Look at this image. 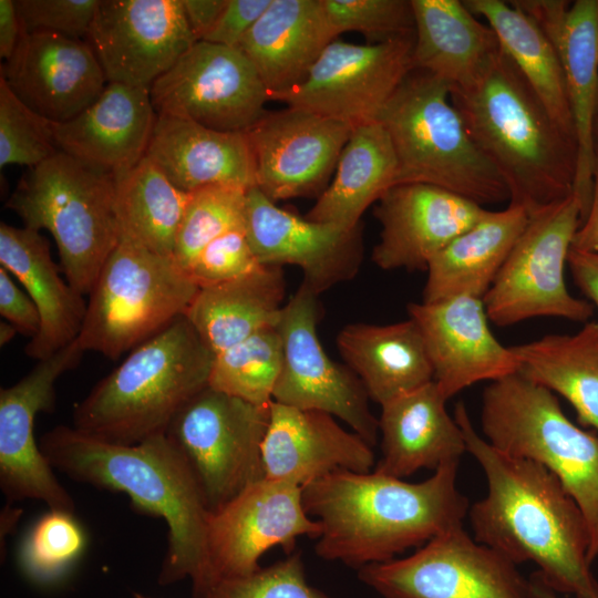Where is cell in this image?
<instances>
[{
    "label": "cell",
    "mask_w": 598,
    "mask_h": 598,
    "mask_svg": "<svg viewBox=\"0 0 598 598\" xmlns=\"http://www.w3.org/2000/svg\"><path fill=\"white\" fill-rule=\"evenodd\" d=\"M454 419L487 481L486 496L467 513L474 539L515 565L532 561L556 592L598 598L587 522L559 480L542 464L491 445L462 402Z\"/></svg>",
    "instance_id": "6da1fadb"
},
{
    "label": "cell",
    "mask_w": 598,
    "mask_h": 598,
    "mask_svg": "<svg viewBox=\"0 0 598 598\" xmlns=\"http://www.w3.org/2000/svg\"><path fill=\"white\" fill-rule=\"evenodd\" d=\"M457 466L420 483L373 470L338 471L302 486L306 512L321 525L317 555L359 569L463 526L470 505L456 486Z\"/></svg>",
    "instance_id": "7a4b0ae2"
},
{
    "label": "cell",
    "mask_w": 598,
    "mask_h": 598,
    "mask_svg": "<svg viewBox=\"0 0 598 598\" xmlns=\"http://www.w3.org/2000/svg\"><path fill=\"white\" fill-rule=\"evenodd\" d=\"M39 446L49 464L72 480L123 492L136 509L164 518L168 548L158 582L189 579L198 598L206 578L209 511L188 463L165 433L122 445L58 425Z\"/></svg>",
    "instance_id": "3957f363"
},
{
    "label": "cell",
    "mask_w": 598,
    "mask_h": 598,
    "mask_svg": "<svg viewBox=\"0 0 598 598\" xmlns=\"http://www.w3.org/2000/svg\"><path fill=\"white\" fill-rule=\"evenodd\" d=\"M502 48V47H501ZM465 127L496 167L509 205L528 216L573 193L577 147L501 49L473 85L450 90Z\"/></svg>",
    "instance_id": "277c9868"
},
{
    "label": "cell",
    "mask_w": 598,
    "mask_h": 598,
    "mask_svg": "<svg viewBox=\"0 0 598 598\" xmlns=\"http://www.w3.org/2000/svg\"><path fill=\"white\" fill-rule=\"evenodd\" d=\"M214 360L181 316L94 385L74 408L73 427L122 445L164 434L178 411L208 385Z\"/></svg>",
    "instance_id": "5b68a950"
},
{
    "label": "cell",
    "mask_w": 598,
    "mask_h": 598,
    "mask_svg": "<svg viewBox=\"0 0 598 598\" xmlns=\"http://www.w3.org/2000/svg\"><path fill=\"white\" fill-rule=\"evenodd\" d=\"M375 121L396 157V185L430 184L481 206L509 199L504 179L468 134L444 81L411 71Z\"/></svg>",
    "instance_id": "8992f818"
},
{
    "label": "cell",
    "mask_w": 598,
    "mask_h": 598,
    "mask_svg": "<svg viewBox=\"0 0 598 598\" xmlns=\"http://www.w3.org/2000/svg\"><path fill=\"white\" fill-rule=\"evenodd\" d=\"M484 439L551 472L579 506L589 529L588 560L598 557V435L574 424L555 393L519 372L483 392Z\"/></svg>",
    "instance_id": "52a82bcc"
},
{
    "label": "cell",
    "mask_w": 598,
    "mask_h": 598,
    "mask_svg": "<svg viewBox=\"0 0 598 598\" xmlns=\"http://www.w3.org/2000/svg\"><path fill=\"white\" fill-rule=\"evenodd\" d=\"M114 190L112 175L59 151L29 168L6 207L52 235L65 280L89 295L120 238Z\"/></svg>",
    "instance_id": "ba28073f"
},
{
    "label": "cell",
    "mask_w": 598,
    "mask_h": 598,
    "mask_svg": "<svg viewBox=\"0 0 598 598\" xmlns=\"http://www.w3.org/2000/svg\"><path fill=\"white\" fill-rule=\"evenodd\" d=\"M198 290L173 256L120 233L89 293L76 341L84 352L115 360L184 316Z\"/></svg>",
    "instance_id": "9c48e42d"
},
{
    "label": "cell",
    "mask_w": 598,
    "mask_h": 598,
    "mask_svg": "<svg viewBox=\"0 0 598 598\" xmlns=\"http://www.w3.org/2000/svg\"><path fill=\"white\" fill-rule=\"evenodd\" d=\"M269 417L270 406L207 385L169 423L165 434L188 463L209 513L265 478Z\"/></svg>",
    "instance_id": "30bf717a"
},
{
    "label": "cell",
    "mask_w": 598,
    "mask_h": 598,
    "mask_svg": "<svg viewBox=\"0 0 598 598\" xmlns=\"http://www.w3.org/2000/svg\"><path fill=\"white\" fill-rule=\"evenodd\" d=\"M581 205L571 193L532 214L483 298L488 320L506 327L536 317L586 321L592 306L567 290L564 271Z\"/></svg>",
    "instance_id": "8fae6325"
},
{
    "label": "cell",
    "mask_w": 598,
    "mask_h": 598,
    "mask_svg": "<svg viewBox=\"0 0 598 598\" xmlns=\"http://www.w3.org/2000/svg\"><path fill=\"white\" fill-rule=\"evenodd\" d=\"M516 566L460 526L408 557L363 566L358 576L382 598H530Z\"/></svg>",
    "instance_id": "7c38bea8"
},
{
    "label": "cell",
    "mask_w": 598,
    "mask_h": 598,
    "mask_svg": "<svg viewBox=\"0 0 598 598\" xmlns=\"http://www.w3.org/2000/svg\"><path fill=\"white\" fill-rule=\"evenodd\" d=\"M157 115L224 132H247L267 112L269 91L236 48L197 41L151 90Z\"/></svg>",
    "instance_id": "4fadbf2b"
},
{
    "label": "cell",
    "mask_w": 598,
    "mask_h": 598,
    "mask_svg": "<svg viewBox=\"0 0 598 598\" xmlns=\"http://www.w3.org/2000/svg\"><path fill=\"white\" fill-rule=\"evenodd\" d=\"M318 316V295L301 283L285 305L277 327L282 341V364L272 400L337 416L373 446L379 420L370 410V398L354 372L332 361L322 349Z\"/></svg>",
    "instance_id": "5bb4252c"
},
{
    "label": "cell",
    "mask_w": 598,
    "mask_h": 598,
    "mask_svg": "<svg viewBox=\"0 0 598 598\" xmlns=\"http://www.w3.org/2000/svg\"><path fill=\"white\" fill-rule=\"evenodd\" d=\"M321 525L309 516L302 487L262 478L209 513L207 569L198 598L215 582L257 571L260 557L277 546L293 553L301 536L318 539Z\"/></svg>",
    "instance_id": "9a60e30c"
},
{
    "label": "cell",
    "mask_w": 598,
    "mask_h": 598,
    "mask_svg": "<svg viewBox=\"0 0 598 598\" xmlns=\"http://www.w3.org/2000/svg\"><path fill=\"white\" fill-rule=\"evenodd\" d=\"M413 38L353 44L333 40L299 85L270 101L305 109L351 126L375 121L414 70Z\"/></svg>",
    "instance_id": "2e32d148"
},
{
    "label": "cell",
    "mask_w": 598,
    "mask_h": 598,
    "mask_svg": "<svg viewBox=\"0 0 598 598\" xmlns=\"http://www.w3.org/2000/svg\"><path fill=\"white\" fill-rule=\"evenodd\" d=\"M85 40L107 83L148 90L197 42L182 0H100Z\"/></svg>",
    "instance_id": "e0dca14e"
},
{
    "label": "cell",
    "mask_w": 598,
    "mask_h": 598,
    "mask_svg": "<svg viewBox=\"0 0 598 598\" xmlns=\"http://www.w3.org/2000/svg\"><path fill=\"white\" fill-rule=\"evenodd\" d=\"M84 351L75 340L0 390V485L10 501L44 502L50 509L74 514L70 494L59 483L34 437V420L54 408V384L79 363Z\"/></svg>",
    "instance_id": "ac0fdd59"
},
{
    "label": "cell",
    "mask_w": 598,
    "mask_h": 598,
    "mask_svg": "<svg viewBox=\"0 0 598 598\" xmlns=\"http://www.w3.org/2000/svg\"><path fill=\"white\" fill-rule=\"evenodd\" d=\"M352 127L300 107L267 110L246 132L256 187L274 203L320 196Z\"/></svg>",
    "instance_id": "d6986e66"
},
{
    "label": "cell",
    "mask_w": 598,
    "mask_h": 598,
    "mask_svg": "<svg viewBox=\"0 0 598 598\" xmlns=\"http://www.w3.org/2000/svg\"><path fill=\"white\" fill-rule=\"evenodd\" d=\"M513 6L530 17L555 45L566 81L577 147L573 193L581 220L591 200L598 112V0H517Z\"/></svg>",
    "instance_id": "ffe728a7"
},
{
    "label": "cell",
    "mask_w": 598,
    "mask_h": 598,
    "mask_svg": "<svg viewBox=\"0 0 598 598\" xmlns=\"http://www.w3.org/2000/svg\"><path fill=\"white\" fill-rule=\"evenodd\" d=\"M245 230L260 264L299 267L302 285L318 296L352 279L362 262L361 226L348 229L299 217L257 187L247 190Z\"/></svg>",
    "instance_id": "44dd1931"
},
{
    "label": "cell",
    "mask_w": 598,
    "mask_h": 598,
    "mask_svg": "<svg viewBox=\"0 0 598 598\" xmlns=\"http://www.w3.org/2000/svg\"><path fill=\"white\" fill-rule=\"evenodd\" d=\"M381 225L373 262L384 270H426L432 258L488 210L439 186L398 184L377 202Z\"/></svg>",
    "instance_id": "7402d4cb"
},
{
    "label": "cell",
    "mask_w": 598,
    "mask_h": 598,
    "mask_svg": "<svg viewBox=\"0 0 598 598\" xmlns=\"http://www.w3.org/2000/svg\"><path fill=\"white\" fill-rule=\"evenodd\" d=\"M0 78L25 105L54 123L80 114L107 84L86 40L42 31L22 34Z\"/></svg>",
    "instance_id": "603a6c76"
},
{
    "label": "cell",
    "mask_w": 598,
    "mask_h": 598,
    "mask_svg": "<svg viewBox=\"0 0 598 598\" xmlns=\"http://www.w3.org/2000/svg\"><path fill=\"white\" fill-rule=\"evenodd\" d=\"M408 311L422 332L434 382L446 400L474 383L519 371L513 349L492 333L483 299L464 296L410 303Z\"/></svg>",
    "instance_id": "cb8c5ba5"
},
{
    "label": "cell",
    "mask_w": 598,
    "mask_h": 598,
    "mask_svg": "<svg viewBox=\"0 0 598 598\" xmlns=\"http://www.w3.org/2000/svg\"><path fill=\"white\" fill-rule=\"evenodd\" d=\"M262 462L265 478L302 487L338 471L371 472L375 457L372 445L332 415L272 402Z\"/></svg>",
    "instance_id": "d4e9b609"
},
{
    "label": "cell",
    "mask_w": 598,
    "mask_h": 598,
    "mask_svg": "<svg viewBox=\"0 0 598 598\" xmlns=\"http://www.w3.org/2000/svg\"><path fill=\"white\" fill-rule=\"evenodd\" d=\"M156 118L148 89L109 82L80 114L54 123L55 144L60 152L115 178L146 156Z\"/></svg>",
    "instance_id": "484cf974"
},
{
    "label": "cell",
    "mask_w": 598,
    "mask_h": 598,
    "mask_svg": "<svg viewBox=\"0 0 598 598\" xmlns=\"http://www.w3.org/2000/svg\"><path fill=\"white\" fill-rule=\"evenodd\" d=\"M0 265L19 280L40 315V330L24 349L30 358L48 359L79 338L87 302L61 278L40 231L2 221Z\"/></svg>",
    "instance_id": "4316f807"
},
{
    "label": "cell",
    "mask_w": 598,
    "mask_h": 598,
    "mask_svg": "<svg viewBox=\"0 0 598 598\" xmlns=\"http://www.w3.org/2000/svg\"><path fill=\"white\" fill-rule=\"evenodd\" d=\"M146 156L179 189L213 185L256 187L246 132H224L190 120L157 115Z\"/></svg>",
    "instance_id": "83f0119b"
},
{
    "label": "cell",
    "mask_w": 598,
    "mask_h": 598,
    "mask_svg": "<svg viewBox=\"0 0 598 598\" xmlns=\"http://www.w3.org/2000/svg\"><path fill=\"white\" fill-rule=\"evenodd\" d=\"M446 401L432 381L381 405L382 457L374 470L403 480L422 468L458 463L466 444Z\"/></svg>",
    "instance_id": "f1b7e54d"
},
{
    "label": "cell",
    "mask_w": 598,
    "mask_h": 598,
    "mask_svg": "<svg viewBox=\"0 0 598 598\" xmlns=\"http://www.w3.org/2000/svg\"><path fill=\"white\" fill-rule=\"evenodd\" d=\"M415 32L414 70L444 81L450 90L477 82L501 51L494 30L463 1L411 0Z\"/></svg>",
    "instance_id": "f546056e"
},
{
    "label": "cell",
    "mask_w": 598,
    "mask_h": 598,
    "mask_svg": "<svg viewBox=\"0 0 598 598\" xmlns=\"http://www.w3.org/2000/svg\"><path fill=\"white\" fill-rule=\"evenodd\" d=\"M336 39L321 0H272L237 49L252 63L270 96L302 83Z\"/></svg>",
    "instance_id": "4dcf8cb0"
},
{
    "label": "cell",
    "mask_w": 598,
    "mask_h": 598,
    "mask_svg": "<svg viewBox=\"0 0 598 598\" xmlns=\"http://www.w3.org/2000/svg\"><path fill=\"white\" fill-rule=\"evenodd\" d=\"M337 344L369 398L380 405L434 381L424 338L411 318L390 324H348Z\"/></svg>",
    "instance_id": "1f68e13d"
},
{
    "label": "cell",
    "mask_w": 598,
    "mask_h": 598,
    "mask_svg": "<svg viewBox=\"0 0 598 598\" xmlns=\"http://www.w3.org/2000/svg\"><path fill=\"white\" fill-rule=\"evenodd\" d=\"M527 223L528 214L520 206L488 210L432 258L422 302L464 296L483 299Z\"/></svg>",
    "instance_id": "d6a6232c"
},
{
    "label": "cell",
    "mask_w": 598,
    "mask_h": 598,
    "mask_svg": "<svg viewBox=\"0 0 598 598\" xmlns=\"http://www.w3.org/2000/svg\"><path fill=\"white\" fill-rule=\"evenodd\" d=\"M286 292L281 267L262 265L241 277L199 288L185 317L216 354L277 328Z\"/></svg>",
    "instance_id": "836d02e7"
},
{
    "label": "cell",
    "mask_w": 598,
    "mask_h": 598,
    "mask_svg": "<svg viewBox=\"0 0 598 598\" xmlns=\"http://www.w3.org/2000/svg\"><path fill=\"white\" fill-rule=\"evenodd\" d=\"M398 183V162L384 127L377 121L352 127L334 177L318 196L308 219L348 229L360 226L365 209Z\"/></svg>",
    "instance_id": "e575fe53"
},
{
    "label": "cell",
    "mask_w": 598,
    "mask_h": 598,
    "mask_svg": "<svg viewBox=\"0 0 598 598\" xmlns=\"http://www.w3.org/2000/svg\"><path fill=\"white\" fill-rule=\"evenodd\" d=\"M519 373L564 396L578 421L598 432V322L512 347Z\"/></svg>",
    "instance_id": "d590c367"
},
{
    "label": "cell",
    "mask_w": 598,
    "mask_h": 598,
    "mask_svg": "<svg viewBox=\"0 0 598 598\" xmlns=\"http://www.w3.org/2000/svg\"><path fill=\"white\" fill-rule=\"evenodd\" d=\"M496 33L502 49L516 65L558 125L575 138L565 74L557 50L536 22L501 0H465Z\"/></svg>",
    "instance_id": "8d00e7d4"
},
{
    "label": "cell",
    "mask_w": 598,
    "mask_h": 598,
    "mask_svg": "<svg viewBox=\"0 0 598 598\" xmlns=\"http://www.w3.org/2000/svg\"><path fill=\"white\" fill-rule=\"evenodd\" d=\"M114 181L120 233L156 254L173 256L190 194L176 187L147 156Z\"/></svg>",
    "instance_id": "74e56055"
},
{
    "label": "cell",
    "mask_w": 598,
    "mask_h": 598,
    "mask_svg": "<svg viewBox=\"0 0 598 598\" xmlns=\"http://www.w3.org/2000/svg\"><path fill=\"white\" fill-rule=\"evenodd\" d=\"M282 364L278 328L259 331L215 355L208 385L258 406H270Z\"/></svg>",
    "instance_id": "f35d334b"
},
{
    "label": "cell",
    "mask_w": 598,
    "mask_h": 598,
    "mask_svg": "<svg viewBox=\"0 0 598 598\" xmlns=\"http://www.w3.org/2000/svg\"><path fill=\"white\" fill-rule=\"evenodd\" d=\"M247 190L231 185H213L189 193L173 252L185 271L209 243L245 226Z\"/></svg>",
    "instance_id": "ab89813d"
},
{
    "label": "cell",
    "mask_w": 598,
    "mask_h": 598,
    "mask_svg": "<svg viewBox=\"0 0 598 598\" xmlns=\"http://www.w3.org/2000/svg\"><path fill=\"white\" fill-rule=\"evenodd\" d=\"M85 544V534L74 514L50 509L34 523L21 544V569L34 582H55L79 559Z\"/></svg>",
    "instance_id": "60d3db41"
},
{
    "label": "cell",
    "mask_w": 598,
    "mask_h": 598,
    "mask_svg": "<svg viewBox=\"0 0 598 598\" xmlns=\"http://www.w3.org/2000/svg\"><path fill=\"white\" fill-rule=\"evenodd\" d=\"M58 152L54 122L25 105L0 78V167L32 168Z\"/></svg>",
    "instance_id": "b9f144b4"
},
{
    "label": "cell",
    "mask_w": 598,
    "mask_h": 598,
    "mask_svg": "<svg viewBox=\"0 0 598 598\" xmlns=\"http://www.w3.org/2000/svg\"><path fill=\"white\" fill-rule=\"evenodd\" d=\"M321 3L336 38L349 31L363 34L368 43L414 37L411 0H321Z\"/></svg>",
    "instance_id": "7bdbcfd3"
},
{
    "label": "cell",
    "mask_w": 598,
    "mask_h": 598,
    "mask_svg": "<svg viewBox=\"0 0 598 598\" xmlns=\"http://www.w3.org/2000/svg\"><path fill=\"white\" fill-rule=\"evenodd\" d=\"M200 598H330L306 579L300 553L243 577L223 579Z\"/></svg>",
    "instance_id": "ee69618b"
},
{
    "label": "cell",
    "mask_w": 598,
    "mask_h": 598,
    "mask_svg": "<svg viewBox=\"0 0 598 598\" xmlns=\"http://www.w3.org/2000/svg\"><path fill=\"white\" fill-rule=\"evenodd\" d=\"M261 266L244 226L229 230L209 243L187 272L202 288L241 277Z\"/></svg>",
    "instance_id": "f6af8a7d"
},
{
    "label": "cell",
    "mask_w": 598,
    "mask_h": 598,
    "mask_svg": "<svg viewBox=\"0 0 598 598\" xmlns=\"http://www.w3.org/2000/svg\"><path fill=\"white\" fill-rule=\"evenodd\" d=\"M100 0H14L22 34L52 32L87 37Z\"/></svg>",
    "instance_id": "bcb514c9"
},
{
    "label": "cell",
    "mask_w": 598,
    "mask_h": 598,
    "mask_svg": "<svg viewBox=\"0 0 598 598\" xmlns=\"http://www.w3.org/2000/svg\"><path fill=\"white\" fill-rule=\"evenodd\" d=\"M271 1L227 0L216 25L203 41L237 49Z\"/></svg>",
    "instance_id": "7dc6e473"
},
{
    "label": "cell",
    "mask_w": 598,
    "mask_h": 598,
    "mask_svg": "<svg viewBox=\"0 0 598 598\" xmlns=\"http://www.w3.org/2000/svg\"><path fill=\"white\" fill-rule=\"evenodd\" d=\"M0 315L13 324L19 333L31 339L40 330L41 319L35 303L2 267H0Z\"/></svg>",
    "instance_id": "c3c4849f"
},
{
    "label": "cell",
    "mask_w": 598,
    "mask_h": 598,
    "mask_svg": "<svg viewBox=\"0 0 598 598\" xmlns=\"http://www.w3.org/2000/svg\"><path fill=\"white\" fill-rule=\"evenodd\" d=\"M567 264L577 287L598 307V252L570 248Z\"/></svg>",
    "instance_id": "681fc988"
},
{
    "label": "cell",
    "mask_w": 598,
    "mask_h": 598,
    "mask_svg": "<svg viewBox=\"0 0 598 598\" xmlns=\"http://www.w3.org/2000/svg\"><path fill=\"white\" fill-rule=\"evenodd\" d=\"M188 25L197 41H203L216 25L227 0H182Z\"/></svg>",
    "instance_id": "f907efd6"
},
{
    "label": "cell",
    "mask_w": 598,
    "mask_h": 598,
    "mask_svg": "<svg viewBox=\"0 0 598 598\" xmlns=\"http://www.w3.org/2000/svg\"><path fill=\"white\" fill-rule=\"evenodd\" d=\"M571 248L598 252V144H596L590 206L575 234Z\"/></svg>",
    "instance_id": "816d5d0a"
},
{
    "label": "cell",
    "mask_w": 598,
    "mask_h": 598,
    "mask_svg": "<svg viewBox=\"0 0 598 598\" xmlns=\"http://www.w3.org/2000/svg\"><path fill=\"white\" fill-rule=\"evenodd\" d=\"M22 37V29L13 0H0V55L9 60Z\"/></svg>",
    "instance_id": "f5cc1de1"
},
{
    "label": "cell",
    "mask_w": 598,
    "mask_h": 598,
    "mask_svg": "<svg viewBox=\"0 0 598 598\" xmlns=\"http://www.w3.org/2000/svg\"><path fill=\"white\" fill-rule=\"evenodd\" d=\"M528 587L530 598H558L557 592L545 582L538 573L532 575Z\"/></svg>",
    "instance_id": "db71d44e"
},
{
    "label": "cell",
    "mask_w": 598,
    "mask_h": 598,
    "mask_svg": "<svg viewBox=\"0 0 598 598\" xmlns=\"http://www.w3.org/2000/svg\"><path fill=\"white\" fill-rule=\"evenodd\" d=\"M17 328L8 321H1L0 323V346L3 347L9 343L17 334Z\"/></svg>",
    "instance_id": "11a10c76"
},
{
    "label": "cell",
    "mask_w": 598,
    "mask_h": 598,
    "mask_svg": "<svg viewBox=\"0 0 598 598\" xmlns=\"http://www.w3.org/2000/svg\"><path fill=\"white\" fill-rule=\"evenodd\" d=\"M596 130H597V133H598V128H596ZM596 130H595V132H596ZM597 140H598V137H597ZM596 144H598V142H596Z\"/></svg>",
    "instance_id": "9f6ffc18"
},
{
    "label": "cell",
    "mask_w": 598,
    "mask_h": 598,
    "mask_svg": "<svg viewBox=\"0 0 598 598\" xmlns=\"http://www.w3.org/2000/svg\"><path fill=\"white\" fill-rule=\"evenodd\" d=\"M137 598H143V597H141V596H137Z\"/></svg>",
    "instance_id": "6f0895ef"
}]
</instances>
